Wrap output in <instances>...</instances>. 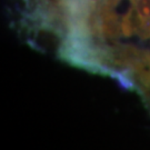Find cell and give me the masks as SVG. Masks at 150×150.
I'll list each match as a JSON object with an SVG mask.
<instances>
[{"mask_svg": "<svg viewBox=\"0 0 150 150\" xmlns=\"http://www.w3.org/2000/svg\"><path fill=\"white\" fill-rule=\"evenodd\" d=\"M134 35L141 39L150 38V0H131Z\"/></svg>", "mask_w": 150, "mask_h": 150, "instance_id": "6da1fadb", "label": "cell"}]
</instances>
